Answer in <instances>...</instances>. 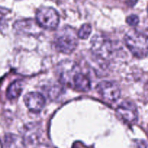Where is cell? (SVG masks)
Instances as JSON below:
<instances>
[{"label": "cell", "instance_id": "obj_1", "mask_svg": "<svg viewBox=\"0 0 148 148\" xmlns=\"http://www.w3.org/2000/svg\"><path fill=\"white\" fill-rule=\"evenodd\" d=\"M77 33L73 27L64 26L55 36L54 46L57 51L66 54L72 53L78 46Z\"/></svg>", "mask_w": 148, "mask_h": 148}, {"label": "cell", "instance_id": "obj_2", "mask_svg": "<svg viewBox=\"0 0 148 148\" xmlns=\"http://www.w3.org/2000/svg\"><path fill=\"white\" fill-rule=\"evenodd\" d=\"M124 41L127 49L135 57L143 59L147 55V38L137 30H130L126 34Z\"/></svg>", "mask_w": 148, "mask_h": 148}, {"label": "cell", "instance_id": "obj_3", "mask_svg": "<svg viewBox=\"0 0 148 148\" xmlns=\"http://www.w3.org/2000/svg\"><path fill=\"white\" fill-rule=\"evenodd\" d=\"M91 50L93 56L104 62L109 60L114 53V44L107 36L97 34L92 38Z\"/></svg>", "mask_w": 148, "mask_h": 148}, {"label": "cell", "instance_id": "obj_4", "mask_svg": "<svg viewBox=\"0 0 148 148\" xmlns=\"http://www.w3.org/2000/svg\"><path fill=\"white\" fill-rule=\"evenodd\" d=\"M36 21L41 28L55 30L59 23V15L55 9L49 7H41L36 12Z\"/></svg>", "mask_w": 148, "mask_h": 148}, {"label": "cell", "instance_id": "obj_5", "mask_svg": "<svg viewBox=\"0 0 148 148\" xmlns=\"http://www.w3.org/2000/svg\"><path fill=\"white\" fill-rule=\"evenodd\" d=\"M80 69L75 62L70 60H64L59 62L56 66V75L62 85L72 87V81Z\"/></svg>", "mask_w": 148, "mask_h": 148}, {"label": "cell", "instance_id": "obj_6", "mask_svg": "<svg viewBox=\"0 0 148 148\" xmlns=\"http://www.w3.org/2000/svg\"><path fill=\"white\" fill-rule=\"evenodd\" d=\"M98 93L102 97L103 99L108 102H116L121 96L120 86L114 81H102L96 86Z\"/></svg>", "mask_w": 148, "mask_h": 148}, {"label": "cell", "instance_id": "obj_7", "mask_svg": "<svg viewBox=\"0 0 148 148\" xmlns=\"http://www.w3.org/2000/svg\"><path fill=\"white\" fill-rule=\"evenodd\" d=\"M116 114L121 120L127 124H134L138 120V110L135 104L126 101L121 103L116 108Z\"/></svg>", "mask_w": 148, "mask_h": 148}, {"label": "cell", "instance_id": "obj_8", "mask_svg": "<svg viewBox=\"0 0 148 148\" xmlns=\"http://www.w3.org/2000/svg\"><path fill=\"white\" fill-rule=\"evenodd\" d=\"M24 102L27 108L33 113H39L45 106V98L41 93L31 92L26 94L24 97Z\"/></svg>", "mask_w": 148, "mask_h": 148}, {"label": "cell", "instance_id": "obj_9", "mask_svg": "<svg viewBox=\"0 0 148 148\" xmlns=\"http://www.w3.org/2000/svg\"><path fill=\"white\" fill-rule=\"evenodd\" d=\"M14 27L17 32L31 36L38 35L41 32V27L38 25L36 21L31 19L18 20L14 24Z\"/></svg>", "mask_w": 148, "mask_h": 148}, {"label": "cell", "instance_id": "obj_10", "mask_svg": "<svg viewBox=\"0 0 148 148\" xmlns=\"http://www.w3.org/2000/svg\"><path fill=\"white\" fill-rule=\"evenodd\" d=\"M41 134V130L38 124L36 123H30L23 127V137L25 143L32 144L39 140Z\"/></svg>", "mask_w": 148, "mask_h": 148}, {"label": "cell", "instance_id": "obj_11", "mask_svg": "<svg viewBox=\"0 0 148 148\" xmlns=\"http://www.w3.org/2000/svg\"><path fill=\"white\" fill-rule=\"evenodd\" d=\"M72 88L79 92H87L90 90L91 82L86 75L79 71L74 77L72 83Z\"/></svg>", "mask_w": 148, "mask_h": 148}, {"label": "cell", "instance_id": "obj_12", "mask_svg": "<svg viewBox=\"0 0 148 148\" xmlns=\"http://www.w3.org/2000/svg\"><path fill=\"white\" fill-rule=\"evenodd\" d=\"M4 148H26V145L22 137L17 134H8L4 140Z\"/></svg>", "mask_w": 148, "mask_h": 148}, {"label": "cell", "instance_id": "obj_13", "mask_svg": "<svg viewBox=\"0 0 148 148\" xmlns=\"http://www.w3.org/2000/svg\"><path fill=\"white\" fill-rule=\"evenodd\" d=\"M23 89V84L21 80H15L9 86L7 92V97L10 100H14L18 98Z\"/></svg>", "mask_w": 148, "mask_h": 148}, {"label": "cell", "instance_id": "obj_14", "mask_svg": "<svg viewBox=\"0 0 148 148\" xmlns=\"http://www.w3.org/2000/svg\"><path fill=\"white\" fill-rule=\"evenodd\" d=\"M62 87L59 85H51L49 87V90H48L47 94L49 95V98H52V99H56L60 95H62Z\"/></svg>", "mask_w": 148, "mask_h": 148}, {"label": "cell", "instance_id": "obj_15", "mask_svg": "<svg viewBox=\"0 0 148 148\" xmlns=\"http://www.w3.org/2000/svg\"><path fill=\"white\" fill-rule=\"evenodd\" d=\"M91 32H92V27H91L90 25L88 24V23L82 25V27H80L79 30L78 31V38L81 39L88 38Z\"/></svg>", "mask_w": 148, "mask_h": 148}, {"label": "cell", "instance_id": "obj_16", "mask_svg": "<svg viewBox=\"0 0 148 148\" xmlns=\"http://www.w3.org/2000/svg\"><path fill=\"white\" fill-rule=\"evenodd\" d=\"M140 22L138 16L136 14H131L127 18V23L129 25L132 27H136Z\"/></svg>", "mask_w": 148, "mask_h": 148}, {"label": "cell", "instance_id": "obj_17", "mask_svg": "<svg viewBox=\"0 0 148 148\" xmlns=\"http://www.w3.org/2000/svg\"><path fill=\"white\" fill-rule=\"evenodd\" d=\"M7 26V23L5 17H4L2 13L0 12V31H2L4 29H6Z\"/></svg>", "mask_w": 148, "mask_h": 148}, {"label": "cell", "instance_id": "obj_18", "mask_svg": "<svg viewBox=\"0 0 148 148\" xmlns=\"http://www.w3.org/2000/svg\"><path fill=\"white\" fill-rule=\"evenodd\" d=\"M136 148H147V144L145 141H138L136 143Z\"/></svg>", "mask_w": 148, "mask_h": 148}, {"label": "cell", "instance_id": "obj_19", "mask_svg": "<svg viewBox=\"0 0 148 148\" xmlns=\"http://www.w3.org/2000/svg\"><path fill=\"white\" fill-rule=\"evenodd\" d=\"M36 148H51V147H49L48 145H40L38 146Z\"/></svg>", "mask_w": 148, "mask_h": 148}, {"label": "cell", "instance_id": "obj_20", "mask_svg": "<svg viewBox=\"0 0 148 148\" xmlns=\"http://www.w3.org/2000/svg\"><path fill=\"white\" fill-rule=\"evenodd\" d=\"M0 148H3V145H2V144H1V140H0Z\"/></svg>", "mask_w": 148, "mask_h": 148}]
</instances>
